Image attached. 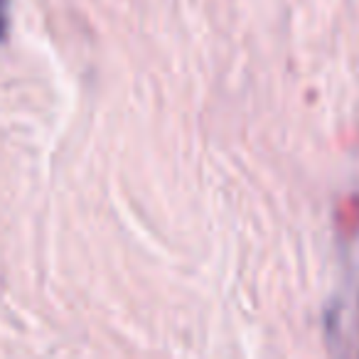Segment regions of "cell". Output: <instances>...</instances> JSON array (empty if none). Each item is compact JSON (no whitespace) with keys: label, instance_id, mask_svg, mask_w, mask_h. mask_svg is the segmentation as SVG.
Returning <instances> with one entry per match:
<instances>
[{"label":"cell","instance_id":"1","mask_svg":"<svg viewBox=\"0 0 359 359\" xmlns=\"http://www.w3.org/2000/svg\"><path fill=\"white\" fill-rule=\"evenodd\" d=\"M8 37V0H0V42Z\"/></svg>","mask_w":359,"mask_h":359}]
</instances>
